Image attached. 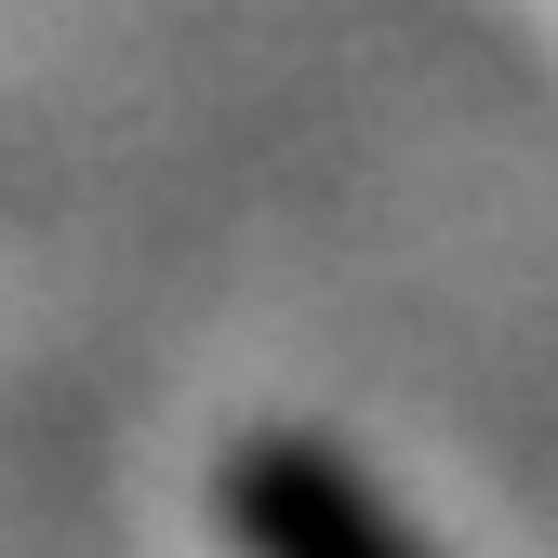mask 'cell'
I'll return each mask as SVG.
<instances>
[{"label": "cell", "mask_w": 558, "mask_h": 558, "mask_svg": "<svg viewBox=\"0 0 558 558\" xmlns=\"http://www.w3.org/2000/svg\"><path fill=\"white\" fill-rule=\"evenodd\" d=\"M227 532L240 558H426L360 465H332L319 439H240L227 452Z\"/></svg>", "instance_id": "1"}]
</instances>
